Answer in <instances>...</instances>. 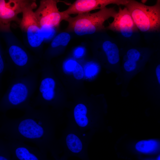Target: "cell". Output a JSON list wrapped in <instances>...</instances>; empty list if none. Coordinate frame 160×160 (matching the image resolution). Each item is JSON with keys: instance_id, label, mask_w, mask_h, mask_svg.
<instances>
[{"instance_id": "6da1fadb", "label": "cell", "mask_w": 160, "mask_h": 160, "mask_svg": "<svg viewBox=\"0 0 160 160\" xmlns=\"http://www.w3.org/2000/svg\"><path fill=\"white\" fill-rule=\"evenodd\" d=\"M58 123L41 112L30 111L19 119L0 121V135L5 139L32 143L44 153H50L56 159L62 151L56 137Z\"/></svg>"}, {"instance_id": "7a4b0ae2", "label": "cell", "mask_w": 160, "mask_h": 160, "mask_svg": "<svg viewBox=\"0 0 160 160\" xmlns=\"http://www.w3.org/2000/svg\"><path fill=\"white\" fill-rule=\"evenodd\" d=\"M117 13L114 7H106L93 13H83L74 17L69 16L65 20L68 23L67 31L79 36L104 31L106 30L105 21L111 17L114 18Z\"/></svg>"}, {"instance_id": "3957f363", "label": "cell", "mask_w": 160, "mask_h": 160, "mask_svg": "<svg viewBox=\"0 0 160 160\" xmlns=\"http://www.w3.org/2000/svg\"><path fill=\"white\" fill-rule=\"evenodd\" d=\"M153 52L149 48L137 46L128 45L120 49L123 91L126 89L130 80L144 68Z\"/></svg>"}, {"instance_id": "277c9868", "label": "cell", "mask_w": 160, "mask_h": 160, "mask_svg": "<svg viewBox=\"0 0 160 160\" xmlns=\"http://www.w3.org/2000/svg\"><path fill=\"white\" fill-rule=\"evenodd\" d=\"M139 31L145 33L159 32L160 29V1L148 6L134 0H129L125 6Z\"/></svg>"}, {"instance_id": "5b68a950", "label": "cell", "mask_w": 160, "mask_h": 160, "mask_svg": "<svg viewBox=\"0 0 160 160\" xmlns=\"http://www.w3.org/2000/svg\"><path fill=\"white\" fill-rule=\"evenodd\" d=\"M91 137L81 133L68 122L58 140L63 155L68 158L75 156L81 160H89L88 147Z\"/></svg>"}, {"instance_id": "8992f818", "label": "cell", "mask_w": 160, "mask_h": 160, "mask_svg": "<svg viewBox=\"0 0 160 160\" xmlns=\"http://www.w3.org/2000/svg\"><path fill=\"white\" fill-rule=\"evenodd\" d=\"M106 30L116 33L122 47L137 46L140 40L139 31L126 7H119L112 22L105 27Z\"/></svg>"}, {"instance_id": "52a82bcc", "label": "cell", "mask_w": 160, "mask_h": 160, "mask_svg": "<svg viewBox=\"0 0 160 160\" xmlns=\"http://www.w3.org/2000/svg\"><path fill=\"white\" fill-rule=\"evenodd\" d=\"M96 38L94 47L97 51L103 54L111 70L117 76L119 84H122L120 49L117 42L105 33H101Z\"/></svg>"}, {"instance_id": "ba28073f", "label": "cell", "mask_w": 160, "mask_h": 160, "mask_svg": "<svg viewBox=\"0 0 160 160\" xmlns=\"http://www.w3.org/2000/svg\"><path fill=\"white\" fill-rule=\"evenodd\" d=\"M36 6V1H30L23 9L19 23L20 28L26 33L29 44L34 48L39 47L44 40L41 27L33 11Z\"/></svg>"}, {"instance_id": "9c48e42d", "label": "cell", "mask_w": 160, "mask_h": 160, "mask_svg": "<svg viewBox=\"0 0 160 160\" xmlns=\"http://www.w3.org/2000/svg\"><path fill=\"white\" fill-rule=\"evenodd\" d=\"M59 1L55 0L40 1L39 7L34 13L41 27L54 28L70 16L59 10L57 6Z\"/></svg>"}, {"instance_id": "30bf717a", "label": "cell", "mask_w": 160, "mask_h": 160, "mask_svg": "<svg viewBox=\"0 0 160 160\" xmlns=\"http://www.w3.org/2000/svg\"><path fill=\"white\" fill-rule=\"evenodd\" d=\"M30 1L26 0H0V30L10 31L11 22L20 23L18 15L22 13L24 7Z\"/></svg>"}, {"instance_id": "8fae6325", "label": "cell", "mask_w": 160, "mask_h": 160, "mask_svg": "<svg viewBox=\"0 0 160 160\" xmlns=\"http://www.w3.org/2000/svg\"><path fill=\"white\" fill-rule=\"evenodd\" d=\"M10 150L12 160H49L47 154L38 148L26 145L14 139H6Z\"/></svg>"}, {"instance_id": "7c38bea8", "label": "cell", "mask_w": 160, "mask_h": 160, "mask_svg": "<svg viewBox=\"0 0 160 160\" xmlns=\"http://www.w3.org/2000/svg\"><path fill=\"white\" fill-rule=\"evenodd\" d=\"M129 0H77L66 10L63 11L69 15L89 12L97 9H103L110 4L125 6Z\"/></svg>"}, {"instance_id": "4fadbf2b", "label": "cell", "mask_w": 160, "mask_h": 160, "mask_svg": "<svg viewBox=\"0 0 160 160\" xmlns=\"http://www.w3.org/2000/svg\"><path fill=\"white\" fill-rule=\"evenodd\" d=\"M28 95L26 86L22 83L14 84L9 94L8 99L10 105L13 106H18L26 99Z\"/></svg>"}, {"instance_id": "5bb4252c", "label": "cell", "mask_w": 160, "mask_h": 160, "mask_svg": "<svg viewBox=\"0 0 160 160\" xmlns=\"http://www.w3.org/2000/svg\"><path fill=\"white\" fill-rule=\"evenodd\" d=\"M10 56L14 63L19 66L25 65L28 61L26 52L20 47L16 45L11 46L9 50Z\"/></svg>"}, {"instance_id": "9a60e30c", "label": "cell", "mask_w": 160, "mask_h": 160, "mask_svg": "<svg viewBox=\"0 0 160 160\" xmlns=\"http://www.w3.org/2000/svg\"><path fill=\"white\" fill-rule=\"evenodd\" d=\"M55 86V81L52 78H46L42 80L40 86L39 91L42 94V97L44 100L50 101L53 99Z\"/></svg>"}, {"instance_id": "2e32d148", "label": "cell", "mask_w": 160, "mask_h": 160, "mask_svg": "<svg viewBox=\"0 0 160 160\" xmlns=\"http://www.w3.org/2000/svg\"><path fill=\"white\" fill-rule=\"evenodd\" d=\"M159 144L156 140H142L138 142L136 145V148L138 151L145 153L154 151L159 147Z\"/></svg>"}, {"instance_id": "e0dca14e", "label": "cell", "mask_w": 160, "mask_h": 160, "mask_svg": "<svg viewBox=\"0 0 160 160\" xmlns=\"http://www.w3.org/2000/svg\"><path fill=\"white\" fill-rule=\"evenodd\" d=\"M70 39L71 36L68 33L62 32L55 37L51 43V46L53 48L65 47L68 44Z\"/></svg>"}, {"instance_id": "ac0fdd59", "label": "cell", "mask_w": 160, "mask_h": 160, "mask_svg": "<svg viewBox=\"0 0 160 160\" xmlns=\"http://www.w3.org/2000/svg\"><path fill=\"white\" fill-rule=\"evenodd\" d=\"M0 160H12L11 155L6 140L0 138Z\"/></svg>"}, {"instance_id": "d6986e66", "label": "cell", "mask_w": 160, "mask_h": 160, "mask_svg": "<svg viewBox=\"0 0 160 160\" xmlns=\"http://www.w3.org/2000/svg\"><path fill=\"white\" fill-rule=\"evenodd\" d=\"M71 71H72L74 77L77 79H81L84 76V73L83 68L76 61L72 67Z\"/></svg>"}, {"instance_id": "ffe728a7", "label": "cell", "mask_w": 160, "mask_h": 160, "mask_svg": "<svg viewBox=\"0 0 160 160\" xmlns=\"http://www.w3.org/2000/svg\"><path fill=\"white\" fill-rule=\"evenodd\" d=\"M42 32L44 39H49L54 35L55 31L54 28L41 27Z\"/></svg>"}, {"instance_id": "44dd1931", "label": "cell", "mask_w": 160, "mask_h": 160, "mask_svg": "<svg viewBox=\"0 0 160 160\" xmlns=\"http://www.w3.org/2000/svg\"><path fill=\"white\" fill-rule=\"evenodd\" d=\"M85 52L84 48L82 46H79L76 48L74 51L75 56L77 57L82 56Z\"/></svg>"}, {"instance_id": "7402d4cb", "label": "cell", "mask_w": 160, "mask_h": 160, "mask_svg": "<svg viewBox=\"0 0 160 160\" xmlns=\"http://www.w3.org/2000/svg\"><path fill=\"white\" fill-rule=\"evenodd\" d=\"M96 69L95 65L94 64H91L87 68L86 70V74L88 75H91L94 73Z\"/></svg>"}, {"instance_id": "603a6c76", "label": "cell", "mask_w": 160, "mask_h": 160, "mask_svg": "<svg viewBox=\"0 0 160 160\" xmlns=\"http://www.w3.org/2000/svg\"><path fill=\"white\" fill-rule=\"evenodd\" d=\"M4 68V64L3 59L1 57H0V73L3 71Z\"/></svg>"}, {"instance_id": "cb8c5ba5", "label": "cell", "mask_w": 160, "mask_h": 160, "mask_svg": "<svg viewBox=\"0 0 160 160\" xmlns=\"http://www.w3.org/2000/svg\"><path fill=\"white\" fill-rule=\"evenodd\" d=\"M68 158L67 156L63 155L61 157H59L58 158L55 159L54 160H67Z\"/></svg>"}, {"instance_id": "d4e9b609", "label": "cell", "mask_w": 160, "mask_h": 160, "mask_svg": "<svg viewBox=\"0 0 160 160\" xmlns=\"http://www.w3.org/2000/svg\"><path fill=\"white\" fill-rule=\"evenodd\" d=\"M147 1L146 0H142L141 1V3L143 4H145Z\"/></svg>"}, {"instance_id": "484cf974", "label": "cell", "mask_w": 160, "mask_h": 160, "mask_svg": "<svg viewBox=\"0 0 160 160\" xmlns=\"http://www.w3.org/2000/svg\"><path fill=\"white\" fill-rule=\"evenodd\" d=\"M158 160H160V156H159L158 157Z\"/></svg>"}, {"instance_id": "4316f807", "label": "cell", "mask_w": 160, "mask_h": 160, "mask_svg": "<svg viewBox=\"0 0 160 160\" xmlns=\"http://www.w3.org/2000/svg\"><path fill=\"white\" fill-rule=\"evenodd\" d=\"M0 57H1V55H0Z\"/></svg>"}]
</instances>
